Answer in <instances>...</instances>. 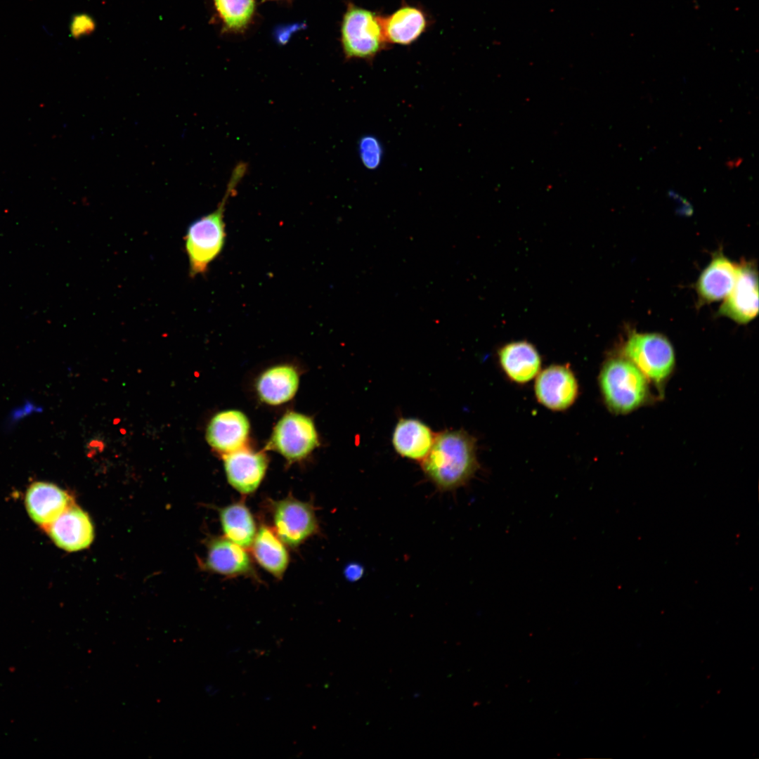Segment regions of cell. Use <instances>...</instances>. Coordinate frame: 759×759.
<instances>
[{
	"label": "cell",
	"mask_w": 759,
	"mask_h": 759,
	"mask_svg": "<svg viewBox=\"0 0 759 759\" xmlns=\"http://www.w3.org/2000/svg\"><path fill=\"white\" fill-rule=\"evenodd\" d=\"M318 445V435L311 418L300 413L285 414L276 424L269 446L289 461L304 458Z\"/></svg>",
	"instance_id": "cell-7"
},
{
	"label": "cell",
	"mask_w": 759,
	"mask_h": 759,
	"mask_svg": "<svg viewBox=\"0 0 759 759\" xmlns=\"http://www.w3.org/2000/svg\"><path fill=\"white\" fill-rule=\"evenodd\" d=\"M739 272V264L722 252H715L700 274L696 285L699 304H711L725 299L732 290Z\"/></svg>",
	"instance_id": "cell-13"
},
{
	"label": "cell",
	"mask_w": 759,
	"mask_h": 759,
	"mask_svg": "<svg viewBox=\"0 0 759 759\" xmlns=\"http://www.w3.org/2000/svg\"><path fill=\"white\" fill-rule=\"evenodd\" d=\"M69 494L57 486L47 482H34L28 488L25 505L30 517L37 524L47 526L70 505Z\"/></svg>",
	"instance_id": "cell-14"
},
{
	"label": "cell",
	"mask_w": 759,
	"mask_h": 759,
	"mask_svg": "<svg viewBox=\"0 0 759 759\" xmlns=\"http://www.w3.org/2000/svg\"><path fill=\"white\" fill-rule=\"evenodd\" d=\"M246 171L247 164L238 163L231 173L224 196L216 209L188 227L184 240L191 277L205 273L209 265L221 252L226 240L223 221L226 205Z\"/></svg>",
	"instance_id": "cell-2"
},
{
	"label": "cell",
	"mask_w": 759,
	"mask_h": 759,
	"mask_svg": "<svg viewBox=\"0 0 759 759\" xmlns=\"http://www.w3.org/2000/svg\"><path fill=\"white\" fill-rule=\"evenodd\" d=\"M361 160L369 169H376L382 157V148L379 141L372 136H365L359 142Z\"/></svg>",
	"instance_id": "cell-23"
},
{
	"label": "cell",
	"mask_w": 759,
	"mask_h": 759,
	"mask_svg": "<svg viewBox=\"0 0 759 759\" xmlns=\"http://www.w3.org/2000/svg\"><path fill=\"white\" fill-rule=\"evenodd\" d=\"M623 356L631 361L656 386L662 387L673 371L675 355L668 339L656 332H632L623 347Z\"/></svg>",
	"instance_id": "cell-4"
},
{
	"label": "cell",
	"mask_w": 759,
	"mask_h": 759,
	"mask_svg": "<svg viewBox=\"0 0 759 759\" xmlns=\"http://www.w3.org/2000/svg\"><path fill=\"white\" fill-rule=\"evenodd\" d=\"M214 4L226 27L232 30L244 27L254 10V0H214Z\"/></svg>",
	"instance_id": "cell-22"
},
{
	"label": "cell",
	"mask_w": 759,
	"mask_h": 759,
	"mask_svg": "<svg viewBox=\"0 0 759 759\" xmlns=\"http://www.w3.org/2000/svg\"><path fill=\"white\" fill-rule=\"evenodd\" d=\"M598 380L604 401L615 414L625 415L637 410L650 394L648 379L623 356L606 361Z\"/></svg>",
	"instance_id": "cell-3"
},
{
	"label": "cell",
	"mask_w": 759,
	"mask_h": 759,
	"mask_svg": "<svg viewBox=\"0 0 759 759\" xmlns=\"http://www.w3.org/2000/svg\"><path fill=\"white\" fill-rule=\"evenodd\" d=\"M500 367L513 382L525 384L538 375L541 358L536 348L526 341L512 342L498 352Z\"/></svg>",
	"instance_id": "cell-15"
},
{
	"label": "cell",
	"mask_w": 759,
	"mask_h": 759,
	"mask_svg": "<svg viewBox=\"0 0 759 759\" xmlns=\"http://www.w3.org/2000/svg\"><path fill=\"white\" fill-rule=\"evenodd\" d=\"M758 313V278L755 265L743 261L739 264L738 275L729 294L720 306L718 314L746 324Z\"/></svg>",
	"instance_id": "cell-9"
},
{
	"label": "cell",
	"mask_w": 759,
	"mask_h": 759,
	"mask_svg": "<svg viewBox=\"0 0 759 759\" xmlns=\"http://www.w3.org/2000/svg\"><path fill=\"white\" fill-rule=\"evenodd\" d=\"M299 376L291 366L271 368L259 377L257 388L260 398L266 403L278 405L291 399L296 393Z\"/></svg>",
	"instance_id": "cell-21"
},
{
	"label": "cell",
	"mask_w": 759,
	"mask_h": 759,
	"mask_svg": "<svg viewBox=\"0 0 759 759\" xmlns=\"http://www.w3.org/2000/svg\"><path fill=\"white\" fill-rule=\"evenodd\" d=\"M223 536L247 549L250 547L257 529L254 517L243 501L228 505L219 510Z\"/></svg>",
	"instance_id": "cell-20"
},
{
	"label": "cell",
	"mask_w": 759,
	"mask_h": 759,
	"mask_svg": "<svg viewBox=\"0 0 759 759\" xmlns=\"http://www.w3.org/2000/svg\"><path fill=\"white\" fill-rule=\"evenodd\" d=\"M273 530L285 545L297 548L319 532L313 506L293 496L270 500Z\"/></svg>",
	"instance_id": "cell-6"
},
{
	"label": "cell",
	"mask_w": 759,
	"mask_h": 759,
	"mask_svg": "<svg viewBox=\"0 0 759 759\" xmlns=\"http://www.w3.org/2000/svg\"><path fill=\"white\" fill-rule=\"evenodd\" d=\"M578 383L572 370L564 365H551L536 377L534 391L538 401L549 410L569 408L578 396Z\"/></svg>",
	"instance_id": "cell-8"
},
{
	"label": "cell",
	"mask_w": 759,
	"mask_h": 759,
	"mask_svg": "<svg viewBox=\"0 0 759 759\" xmlns=\"http://www.w3.org/2000/svg\"><path fill=\"white\" fill-rule=\"evenodd\" d=\"M436 434L423 422L401 418L392 434L394 450L401 457L422 462L429 453Z\"/></svg>",
	"instance_id": "cell-18"
},
{
	"label": "cell",
	"mask_w": 759,
	"mask_h": 759,
	"mask_svg": "<svg viewBox=\"0 0 759 759\" xmlns=\"http://www.w3.org/2000/svg\"><path fill=\"white\" fill-rule=\"evenodd\" d=\"M251 547L253 557L260 566L275 578L281 579L287 569L290 555L285 544L273 528L261 524Z\"/></svg>",
	"instance_id": "cell-19"
},
{
	"label": "cell",
	"mask_w": 759,
	"mask_h": 759,
	"mask_svg": "<svg viewBox=\"0 0 759 759\" xmlns=\"http://www.w3.org/2000/svg\"><path fill=\"white\" fill-rule=\"evenodd\" d=\"M387 43L409 45L426 31L429 20L420 7L404 4L387 17H382Z\"/></svg>",
	"instance_id": "cell-17"
},
{
	"label": "cell",
	"mask_w": 759,
	"mask_h": 759,
	"mask_svg": "<svg viewBox=\"0 0 759 759\" xmlns=\"http://www.w3.org/2000/svg\"><path fill=\"white\" fill-rule=\"evenodd\" d=\"M46 527L55 544L69 552L88 547L94 537L93 526L89 515L81 508L72 505Z\"/></svg>",
	"instance_id": "cell-11"
},
{
	"label": "cell",
	"mask_w": 759,
	"mask_h": 759,
	"mask_svg": "<svg viewBox=\"0 0 759 759\" xmlns=\"http://www.w3.org/2000/svg\"><path fill=\"white\" fill-rule=\"evenodd\" d=\"M249 430L248 420L242 413L223 411L211 420L207 430V439L214 449L227 454L242 448Z\"/></svg>",
	"instance_id": "cell-16"
},
{
	"label": "cell",
	"mask_w": 759,
	"mask_h": 759,
	"mask_svg": "<svg viewBox=\"0 0 759 759\" xmlns=\"http://www.w3.org/2000/svg\"><path fill=\"white\" fill-rule=\"evenodd\" d=\"M344 573L348 580L355 581L362 576L363 569L358 564H350L346 567Z\"/></svg>",
	"instance_id": "cell-24"
},
{
	"label": "cell",
	"mask_w": 759,
	"mask_h": 759,
	"mask_svg": "<svg viewBox=\"0 0 759 759\" xmlns=\"http://www.w3.org/2000/svg\"><path fill=\"white\" fill-rule=\"evenodd\" d=\"M344 53L347 59L372 61L387 44L382 17L373 11L349 4L341 27Z\"/></svg>",
	"instance_id": "cell-5"
},
{
	"label": "cell",
	"mask_w": 759,
	"mask_h": 759,
	"mask_svg": "<svg viewBox=\"0 0 759 759\" xmlns=\"http://www.w3.org/2000/svg\"><path fill=\"white\" fill-rule=\"evenodd\" d=\"M476 440L463 429L445 430L436 434L422 468L440 491H451L465 484L479 468Z\"/></svg>",
	"instance_id": "cell-1"
},
{
	"label": "cell",
	"mask_w": 759,
	"mask_h": 759,
	"mask_svg": "<svg viewBox=\"0 0 759 759\" xmlns=\"http://www.w3.org/2000/svg\"><path fill=\"white\" fill-rule=\"evenodd\" d=\"M204 566L209 571L228 578H257L252 559L246 549L224 536L214 537L208 542Z\"/></svg>",
	"instance_id": "cell-10"
},
{
	"label": "cell",
	"mask_w": 759,
	"mask_h": 759,
	"mask_svg": "<svg viewBox=\"0 0 759 759\" xmlns=\"http://www.w3.org/2000/svg\"><path fill=\"white\" fill-rule=\"evenodd\" d=\"M223 462L228 483L245 495L257 491L268 466L264 454L244 448L226 454Z\"/></svg>",
	"instance_id": "cell-12"
}]
</instances>
